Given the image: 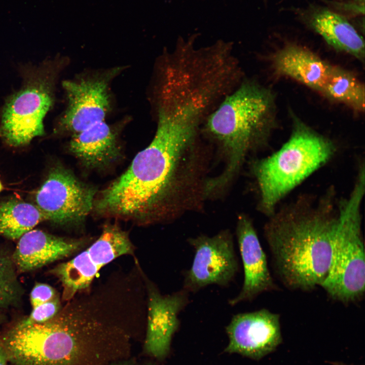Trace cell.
I'll return each mask as SVG.
<instances>
[{"label": "cell", "instance_id": "obj_17", "mask_svg": "<svg viewBox=\"0 0 365 365\" xmlns=\"http://www.w3.org/2000/svg\"><path fill=\"white\" fill-rule=\"evenodd\" d=\"M272 65L277 75L319 93L333 66L309 49L293 44L284 46L274 55Z\"/></svg>", "mask_w": 365, "mask_h": 365}, {"label": "cell", "instance_id": "obj_2", "mask_svg": "<svg viewBox=\"0 0 365 365\" xmlns=\"http://www.w3.org/2000/svg\"><path fill=\"white\" fill-rule=\"evenodd\" d=\"M154 137L128 169L95 197L93 209L100 215L141 224L158 220L174 191L182 157L198 128L158 116Z\"/></svg>", "mask_w": 365, "mask_h": 365}, {"label": "cell", "instance_id": "obj_10", "mask_svg": "<svg viewBox=\"0 0 365 365\" xmlns=\"http://www.w3.org/2000/svg\"><path fill=\"white\" fill-rule=\"evenodd\" d=\"M195 254L192 266L185 274L182 289L195 293L209 285L227 286L238 271L233 238L224 231L208 237L189 239Z\"/></svg>", "mask_w": 365, "mask_h": 365}, {"label": "cell", "instance_id": "obj_28", "mask_svg": "<svg viewBox=\"0 0 365 365\" xmlns=\"http://www.w3.org/2000/svg\"><path fill=\"white\" fill-rule=\"evenodd\" d=\"M2 189H3V186H2V183H1V181H0V192L1 191V190H2Z\"/></svg>", "mask_w": 365, "mask_h": 365}, {"label": "cell", "instance_id": "obj_22", "mask_svg": "<svg viewBox=\"0 0 365 365\" xmlns=\"http://www.w3.org/2000/svg\"><path fill=\"white\" fill-rule=\"evenodd\" d=\"M58 297L52 300L32 308L30 314L18 321L13 327L16 328L44 322L53 317L61 309Z\"/></svg>", "mask_w": 365, "mask_h": 365}, {"label": "cell", "instance_id": "obj_15", "mask_svg": "<svg viewBox=\"0 0 365 365\" xmlns=\"http://www.w3.org/2000/svg\"><path fill=\"white\" fill-rule=\"evenodd\" d=\"M236 233L244 269V281L240 293L229 300L231 306L252 300L275 287L266 254L251 222L246 216H239Z\"/></svg>", "mask_w": 365, "mask_h": 365}, {"label": "cell", "instance_id": "obj_12", "mask_svg": "<svg viewBox=\"0 0 365 365\" xmlns=\"http://www.w3.org/2000/svg\"><path fill=\"white\" fill-rule=\"evenodd\" d=\"M147 297V332L144 350L157 359L166 356L179 325L178 315L189 303V293L182 288L162 295L144 274Z\"/></svg>", "mask_w": 365, "mask_h": 365}, {"label": "cell", "instance_id": "obj_20", "mask_svg": "<svg viewBox=\"0 0 365 365\" xmlns=\"http://www.w3.org/2000/svg\"><path fill=\"white\" fill-rule=\"evenodd\" d=\"M45 220L36 205L16 199L0 203V235L11 239H19Z\"/></svg>", "mask_w": 365, "mask_h": 365}, {"label": "cell", "instance_id": "obj_23", "mask_svg": "<svg viewBox=\"0 0 365 365\" xmlns=\"http://www.w3.org/2000/svg\"><path fill=\"white\" fill-rule=\"evenodd\" d=\"M57 297L55 290L49 284L36 283L32 288L30 301L32 308L49 302Z\"/></svg>", "mask_w": 365, "mask_h": 365}, {"label": "cell", "instance_id": "obj_11", "mask_svg": "<svg viewBox=\"0 0 365 365\" xmlns=\"http://www.w3.org/2000/svg\"><path fill=\"white\" fill-rule=\"evenodd\" d=\"M111 73L63 83L68 103L59 121L62 130L74 135L104 121L110 108Z\"/></svg>", "mask_w": 365, "mask_h": 365}, {"label": "cell", "instance_id": "obj_1", "mask_svg": "<svg viewBox=\"0 0 365 365\" xmlns=\"http://www.w3.org/2000/svg\"><path fill=\"white\" fill-rule=\"evenodd\" d=\"M121 308L115 295L96 286L67 301L50 319L16 328L0 340L14 365H76L87 345L114 338Z\"/></svg>", "mask_w": 365, "mask_h": 365}, {"label": "cell", "instance_id": "obj_14", "mask_svg": "<svg viewBox=\"0 0 365 365\" xmlns=\"http://www.w3.org/2000/svg\"><path fill=\"white\" fill-rule=\"evenodd\" d=\"M296 12L299 20L333 49L363 62L364 40L346 16L329 7L315 4H310Z\"/></svg>", "mask_w": 365, "mask_h": 365}, {"label": "cell", "instance_id": "obj_3", "mask_svg": "<svg viewBox=\"0 0 365 365\" xmlns=\"http://www.w3.org/2000/svg\"><path fill=\"white\" fill-rule=\"evenodd\" d=\"M337 215L320 210L273 220L265 235L276 271L292 289L308 290L321 284L332 261Z\"/></svg>", "mask_w": 365, "mask_h": 365}, {"label": "cell", "instance_id": "obj_16", "mask_svg": "<svg viewBox=\"0 0 365 365\" xmlns=\"http://www.w3.org/2000/svg\"><path fill=\"white\" fill-rule=\"evenodd\" d=\"M87 243L85 238L66 239L31 230L19 239L12 258L18 271L29 272L72 255Z\"/></svg>", "mask_w": 365, "mask_h": 365}, {"label": "cell", "instance_id": "obj_13", "mask_svg": "<svg viewBox=\"0 0 365 365\" xmlns=\"http://www.w3.org/2000/svg\"><path fill=\"white\" fill-rule=\"evenodd\" d=\"M279 318L266 309L234 315L226 328V351L256 360L272 352L282 342Z\"/></svg>", "mask_w": 365, "mask_h": 365}, {"label": "cell", "instance_id": "obj_27", "mask_svg": "<svg viewBox=\"0 0 365 365\" xmlns=\"http://www.w3.org/2000/svg\"><path fill=\"white\" fill-rule=\"evenodd\" d=\"M5 316L0 313V325L5 321Z\"/></svg>", "mask_w": 365, "mask_h": 365}, {"label": "cell", "instance_id": "obj_6", "mask_svg": "<svg viewBox=\"0 0 365 365\" xmlns=\"http://www.w3.org/2000/svg\"><path fill=\"white\" fill-rule=\"evenodd\" d=\"M364 175L359 174L349 198L339 206L332 261L321 286L332 298L343 303L360 299L364 292L365 256L360 206Z\"/></svg>", "mask_w": 365, "mask_h": 365}, {"label": "cell", "instance_id": "obj_8", "mask_svg": "<svg viewBox=\"0 0 365 365\" xmlns=\"http://www.w3.org/2000/svg\"><path fill=\"white\" fill-rule=\"evenodd\" d=\"M135 249L126 232L116 224L105 225L88 248L50 271L61 283L62 300L67 302L90 288L102 268L119 257L133 255Z\"/></svg>", "mask_w": 365, "mask_h": 365}, {"label": "cell", "instance_id": "obj_29", "mask_svg": "<svg viewBox=\"0 0 365 365\" xmlns=\"http://www.w3.org/2000/svg\"><path fill=\"white\" fill-rule=\"evenodd\" d=\"M119 365H130L129 364H119Z\"/></svg>", "mask_w": 365, "mask_h": 365}, {"label": "cell", "instance_id": "obj_19", "mask_svg": "<svg viewBox=\"0 0 365 365\" xmlns=\"http://www.w3.org/2000/svg\"><path fill=\"white\" fill-rule=\"evenodd\" d=\"M320 93L357 112H363L365 89L362 83L351 72L333 65Z\"/></svg>", "mask_w": 365, "mask_h": 365}, {"label": "cell", "instance_id": "obj_21", "mask_svg": "<svg viewBox=\"0 0 365 365\" xmlns=\"http://www.w3.org/2000/svg\"><path fill=\"white\" fill-rule=\"evenodd\" d=\"M23 294L12 256L0 249V308L16 306Z\"/></svg>", "mask_w": 365, "mask_h": 365}, {"label": "cell", "instance_id": "obj_18", "mask_svg": "<svg viewBox=\"0 0 365 365\" xmlns=\"http://www.w3.org/2000/svg\"><path fill=\"white\" fill-rule=\"evenodd\" d=\"M69 149L85 167L90 169L104 168L121 154L118 133L104 121L73 135Z\"/></svg>", "mask_w": 365, "mask_h": 365}, {"label": "cell", "instance_id": "obj_5", "mask_svg": "<svg viewBox=\"0 0 365 365\" xmlns=\"http://www.w3.org/2000/svg\"><path fill=\"white\" fill-rule=\"evenodd\" d=\"M292 132L276 152L256 163L254 173L261 204L270 212L280 200L332 156L335 148L327 138L293 116Z\"/></svg>", "mask_w": 365, "mask_h": 365}, {"label": "cell", "instance_id": "obj_9", "mask_svg": "<svg viewBox=\"0 0 365 365\" xmlns=\"http://www.w3.org/2000/svg\"><path fill=\"white\" fill-rule=\"evenodd\" d=\"M96 190L70 171L56 166L35 194L36 206L45 220L60 225L83 223L93 208Z\"/></svg>", "mask_w": 365, "mask_h": 365}, {"label": "cell", "instance_id": "obj_7", "mask_svg": "<svg viewBox=\"0 0 365 365\" xmlns=\"http://www.w3.org/2000/svg\"><path fill=\"white\" fill-rule=\"evenodd\" d=\"M56 64L29 68L23 85L6 101L0 116V135L9 145L20 147L44 134L43 120L53 103Z\"/></svg>", "mask_w": 365, "mask_h": 365}, {"label": "cell", "instance_id": "obj_30", "mask_svg": "<svg viewBox=\"0 0 365 365\" xmlns=\"http://www.w3.org/2000/svg\"><path fill=\"white\" fill-rule=\"evenodd\" d=\"M264 1H266V0H264Z\"/></svg>", "mask_w": 365, "mask_h": 365}, {"label": "cell", "instance_id": "obj_26", "mask_svg": "<svg viewBox=\"0 0 365 365\" xmlns=\"http://www.w3.org/2000/svg\"><path fill=\"white\" fill-rule=\"evenodd\" d=\"M331 363L333 365H350V364H347L344 363L342 362H339V361H332V362H331Z\"/></svg>", "mask_w": 365, "mask_h": 365}, {"label": "cell", "instance_id": "obj_4", "mask_svg": "<svg viewBox=\"0 0 365 365\" xmlns=\"http://www.w3.org/2000/svg\"><path fill=\"white\" fill-rule=\"evenodd\" d=\"M271 91L254 81L239 83L205 119L207 132L227 151L225 171L210 181L214 189L225 185L241 164L248 151L264 139L275 119Z\"/></svg>", "mask_w": 365, "mask_h": 365}, {"label": "cell", "instance_id": "obj_25", "mask_svg": "<svg viewBox=\"0 0 365 365\" xmlns=\"http://www.w3.org/2000/svg\"><path fill=\"white\" fill-rule=\"evenodd\" d=\"M8 359L6 351L0 344V365H7Z\"/></svg>", "mask_w": 365, "mask_h": 365}, {"label": "cell", "instance_id": "obj_24", "mask_svg": "<svg viewBox=\"0 0 365 365\" xmlns=\"http://www.w3.org/2000/svg\"><path fill=\"white\" fill-rule=\"evenodd\" d=\"M336 3L350 14L364 15V0H337Z\"/></svg>", "mask_w": 365, "mask_h": 365}]
</instances>
